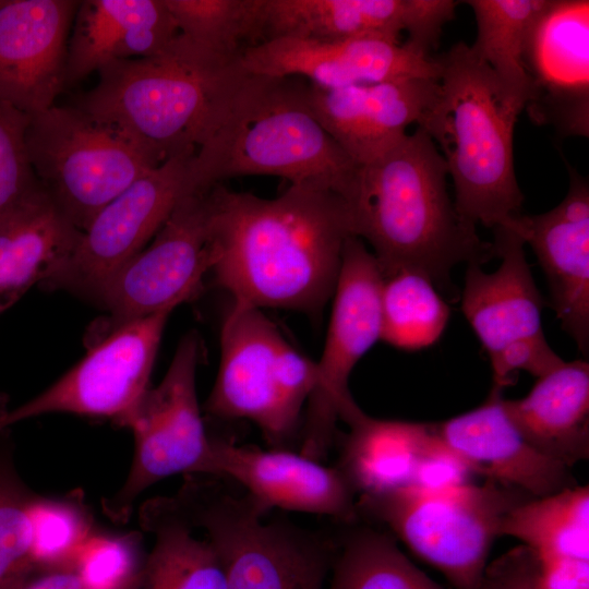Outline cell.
I'll return each mask as SVG.
<instances>
[{
  "label": "cell",
  "mask_w": 589,
  "mask_h": 589,
  "mask_svg": "<svg viewBox=\"0 0 589 589\" xmlns=\"http://www.w3.org/2000/svg\"><path fill=\"white\" fill-rule=\"evenodd\" d=\"M25 140L38 181L81 231L132 182L159 166L77 106L53 105L31 115Z\"/></svg>",
  "instance_id": "9"
},
{
  "label": "cell",
  "mask_w": 589,
  "mask_h": 589,
  "mask_svg": "<svg viewBox=\"0 0 589 589\" xmlns=\"http://www.w3.org/2000/svg\"><path fill=\"white\" fill-rule=\"evenodd\" d=\"M525 438L572 468L589 457V363L566 362L537 378L525 397L504 399Z\"/></svg>",
  "instance_id": "25"
},
{
  "label": "cell",
  "mask_w": 589,
  "mask_h": 589,
  "mask_svg": "<svg viewBox=\"0 0 589 589\" xmlns=\"http://www.w3.org/2000/svg\"><path fill=\"white\" fill-rule=\"evenodd\" d=\"M79 3L0 0V98L28 116L53 106Z\"/></svg>",
  "instance_id": "17"
},
{
  "label": "cell",
  "mask_w": 589,
  "mask_h": 589,
  "mask_svg": "<svg viewBox=\"0 0 589 589\" xmlns=\"http://www.w3.org/2000/svg\"><path fill=\"white\" fill-rule=\"evenodd\" d=\"M207 191L184 196L151 242L105 285L96 302L109 313L106 325L175 310L199 293L214 261Z\"/></svg>",
  "instance_id": "14"
},
{
  "label": "cell",
  "mask_w": 589,
  "mask_h": 589,
  "mask_svg": "<svg viewBox=\"0 0 589 589\" xmlns=\"http://www.w3.org/2000/svg\"><path fill=\"white\" fill-rule=\"evenodd\" d=\"M179 36L211 58L235 64L255 45L259 0H165Z\"/></svg>",
  "instance_id": "32"
},
{
  "label": "cell",
  "mask_w": 589,
  "mask_h": 589,
  "mask_svg": "<svg viewBox=\"0 0 589 589\" xmlns=\"http://www.w3.org/2000/svg\"><path fill=\"white\" fill-rule=\"evenodd\" d=\"M240 64L250 73L299 76L323 88L405 77L438 79L435 58L405 43L381 38H277L248 48Z\"/></svg>",
  "instance_id": "16"
},
{
  "label": "cell",
  "mask_w": 589,
  "mask_h": 589,
  "mask_svg": "<svg viewBox=\"0 0 589 589\" xmlns=\"http://www.w3.org/2000/svg\"><path fill=\"white\" fill-rule=\"evenodd\" d=\"M73 23L65 86L111 62L156 56L178 35L165 0L80 1Z\"/></svg>",
  "instance_id": "23"
},
{
  "label": "cell",
  "mask_w": 589,
  "mask_h": 589,
  "mask_svg": "<svg viewBox=\"0 0 589 589\" xmlns=\"http://www.w3.org/2000/svg\"><path fill=\"white\" fill-rule=\"evenodd\" d=\"M342 540L336 543L328 589H445L384 532L357 528Z\"/></svg>",
  "instance_id": "30"
},
{
  "label": "cell",
  "mask_w": 589,
  "mask_h": 589,
  "mask_svg": "<svg viewBox=\"0 0 589 589\" xmlns=\"http://www.w3.org/2000/svg\"><path fill=\"white\" fill-rule=\"evenodd\" d=\"M432 431L409 485L438 491L469 483L473 471L468 462L435 434L433 426Z\"/></svg>",
  "instance_id": "37"
},
{
  "label": "cell",
  "mask_w": 589,
  "mask_h": 589,
  "mask_svg": "<svg viewBox=\"0 0 589 589\" xmlns=\"http://www.w3.org/2000/svg\"><path fill=\"white\" fill-rule=\"evenodd\" d=\"M477 37L470 46L521 111L534 97L529 58L533 35L552 0H467Z\"/></svg>",
  "instance_id": "28"
},
{
  "label": "cell",
  "mask_w": 589,
  "mask_h": 589,
  "mask_svg": "<svg viewBox=\"0 0 589 589\" xmlns=\"http://www.w3.org/2000/svg\"><path fill=\"white\" fill-rule=\"evenodd\" d=\"M563 201L508 224L534 252L545 275L550 305L584 357L589 353V185L568 167ZM507 226V225H506Z\"/></svg>",
  "instance_id": "19"
},
{
  "label": "cell",
  "mask_w": 589,
  "mask_h": 589,
  "mask_svg": "<svg viewBox=\"0 0 589 589\" xmlns=\"http://www.w3.org/2000/svg\"><path fill=\"white\" fill-rule=\"evenodd\" d=\"M492 245L500 267L485 273L480 264H468L461 292V311L490 360L516 346L545 339L542 310L546 304L515 229L509 225L494 228Z\"/></svg>",
  "instance_id": "21"
},
{
  "label": "cell",
  "mask_w": 589,
  "mask_h": 589,
  "mask_svg": "<svg viewBox=\"0 0 589 589\" xmlns=\"http://www.w3.org/2000/svg\"><path fill=\"white\" fill-rule=\"evenodd\" d=\"M316 382V362L293 348L262 310L232 303L220 329L209 414L252 421L273 448H284Z\"/></svg>",
  "instance_id": "8"
},
{
  "label": "cell",
  "mask_w": 589,
  "mask_h": 589,
  "mask_svg": "<svg viewBox=\"0 0 589 589\" xmlns=\"http://www.w3.org/2000/svg\"><path fill=\"white\" fill-rule=\"evenodd\" d=\"M139 517L155 544L130 589H227L214 545L206 536L196 537L172 496L148 500Z\"/></svg>",
  "instance_id": "26"
},
{
  "label": "cell",
  "mask_w": 589,
  "mask_h": 589,
  "mask_svg": "<svg viewBox=\"0 0 589 589\" xmlns=\"http://www.w3.org/2000/svg\"><path fill=\"white\" fill-rule=\"evenodd\" d=\"M447 177L442 154L420 128L359 166L346 201L352 232L371 245L384 278L411 271L445 290L454 266L495 256L457 212Z\"/></svg>",
  "instance_id": "2"
},
{
  "label": "cell",
  "mask_w": 589,
  "mask_h": 589,
  "mask_svg": "<svg viewBox=\"0 0 589 589\" xmlns=\"http://www.w3.org/2000/svg\"><path fill=\"white\" fill-rule=\"evenodd\" d=\"M381 339L402 350L434 345L448 323L450 309L424 275L400 271L383 280Z\"/></svg>",
  "instance_id": "31"
},
{
  "label": "cell",
  "mask_w": 589,
  "mask_h": 589,
  "mask_svg": "<svg viewBox=\"0 0 589 589\" xmlns=\"http://www.w3.org/2000/svg\"><path fill=\"white\" fill-rule=\"evenodd\" d=\"M536 553L519 544L488 563L480 589H540Z\"/></svg>",
  "instance_id": "38"
},
{
  "label": "cell",
  "mask_w": 589,
  "mask_h": 589,
  "mask_svg": "<svg viewBox=\"0 0 589 589\" xmlns=\"http://www.w3.org/2000/svg\"><path fill=\"white\" fill-rule=\"evenodd\" d=\"M29 116L0 98V217L37 188L27 147Z\"/></svg>",
  "instance_id": "36"
},
{
  "label": "cell",
  "mask_w": 589,
  "mask_h": 589,
  "mask_svg": "<svg viewBox=\"0 0 589 589\" xmlns=\"http://www.w3.org/2000/svg\"><path fill=\"white\" fill-rule=\"evenodd\" d=\"M498 536L520 540L540 561H589L588 485L519 502L503 517Z\"/></svg>",
  "instance_id": "29"
},
{
  "label": "cell",
  "mask_w": 589,
  "mask_h": 589,
  "mask_svg": "<svg viewBox=\"0 0 589 589\" xmlns=\"http://www.w3.org/2000/svg\"><path fill=\"white\" fill-rule=\"evenodd\" d=\"M37 494L21 478L9 429L0 431V589H14L35 570L32 506Z\"/></svg>",
  "instance_id": "33"
},
{
  "label": "cell",
  "mask_w": 589,
  "mask_h": 589,
  "mask_svg": "<svg viewBox=\"0 0 589 589\" xmlns=\"http://www.w3.org/2000/svg\"><path fill=\"white\" fill-rule=\"evenodd\" d=\"M539 564L540 589H589V561L539 560Z\"/></svg>",
  "instance_id": "39"
},
{
  "label": "cell",
  "mask_w": 589,
  "mask_h": 589,
  "mask_svg": "<svg viewBox=\"0 0 589 589\" xmlns=\"http://www.w3.org/2000/svg\"><path fill=\"white\" fill-rule=\"evenodd\" d=\"M202 354L201 337L189 332L181 338L163 380L148 387L118 422L131 429L134 454L124 483L101 500L103 513L111 521L127 522L137 497L156 482L178 473H207L211 437L196 395Z\"/></svg>",
  "instance_id": "10"
},
{
  "label": "cell",
  "mask_w": 589,
  "mask_h": 589,
  "mask_svg": "<svg viewBox=\"0 0 589 589\" xmlns=\"http://www.w3.org/2000/svg\"><path fill=\"white\" fill-rule=\"evenodd\" d=\"M432 426L473 473L531 497L576 485L570 468L546 457L525 438L509 417L500 389L492 387L477 408Z\"/></svg>",
  "instance_id": "22"
},
{
  "label": "cell",
  "mask_w": 589,
  "mask_h": 589,
  "mask_svg": "<svg viewBox=\"0 0 589 589\" xmlns=\"http://www.w3.org/2000/svg\"><path fill=\"white\" fill-rule=\"evenodd\" d=\"M311 84V83H310ZM438 80L405 77L323 88L311 84L312 108L323 128L358 165H365L419 125L433 105Z\"/></svg>",
  "instance_id": "20"
},
{
  "label": "cell",
  "mask_w": 589,
  "mask_h": 589,
  "mask_svg": "<svg viewBox=\"0 0 589 589\" xmlns=\"http://www.w3.org/2000/svg\"><path fill=\"white\" fill-rule=\"evenodd\" d=\"M14 589H89L73 568L36 569Z\"/></svg>",
  "instance_id": "40"
},
{
  "label": "cell",
  "mask_w": 589,
  "mask_h": 589,
  "mask_svg": "<svg viewBox=\"0 0 589 589\" xmlns=\"http://www.w3.org/2000/svg\"><path fill=\"white\" fill-rule=\"evenodd\" d=\"M453 0H259L255 45L277 39L372 37L430 55L455 17Z\"/></svg>",
  "instance_id": "15"
},
{
  "label": "cell",
  "mask_w": 589,
  "mask_h": 589,
  "mask_svg": "<svg viewBox=\"0 0 589 589\" xmlns=\"http://www.w3.org/2000/svg\"><path fill=\"white\" fill-rule=\"evenodd\" d=\"M32 561L36 569L71 568L81 546L93 533L82 495L36 496L32 506Z\"/></svg>",
  "instance_id": "34"
},
{
  "label": "cell",
  "mask_w": 589,
  "mask_h": 589,
  "mask_svg": "<svg viewBox=\"0 0 589 589\" xmlns=\"http://www.w3.org/2000/svg\"><path fill=\"white\" fill-rule=\"evenodd\" d=\"M82 231L39 184L0 217V315L65 263Z\"/></svg>",
  "instance_id": "24"
},
{
  "label": "cell",
  "mask_w": 589,
  "mask_h": 589,
  "mask_svg": "<svg viewBox=\"0 0 589 589\" xmlns=\"http://www.w3.org/2000/svg\"><path fill=\"white\" fill-rule=\"evenodd\" d=\"M211 273L232 302L316 314L333 297L342 251L353 236L337 193L290 184L264 199L223 183L208 191Z\"/></svg>",
  "instance_id": "1"
},
{
  "label": "cell",
  "mask_w": 589,
  "mask_h": 589,
  "mask_svg": "<svg viewBox=\"0 0 589 589\" xmlns=\"http://www.w3.org/2000/svg\"><path fill=\"white\" fill-rule=\"evenodd\" d=\"M9 396L0 392V417L9 410Z\"/></svg>",
  "instance_id": "41"
},
{
  "label": "cell",
  "mask_w": 589,
  "mask_h": 589,
  "mask_svg": "<svg viewBox=\"0 0 589 589\" xmlns=\"http://www.w3.org/2000/svg\"><path fill=\"white\" fill-rule=\"evenodd\" d=\"M349 428L337 467L360 495L409 485L433 434L431 423L382 420L364 412Z\"/></svg>",
  "instance_id": "27"
},
{
  "label": "cell",
  "mask_w": 589,
  "mask_h": 589,
  "mask_svg": "<svg viewBox=\"0 0 589 589\" xmlns=\"http://www.w3.org/2000/svg\"><path fill=\"white\" fill-rule=\"evenodd\" d=\"M172 496L189 524L214 545L227 589H323L334 541L285 521L247 492L232 494L209 476L189 474Z\"/></svg>",
  "instance_id": "6"
},
{
  "label": "cell",
  "mask_w": 589,
  "mask_h": 589,
  "mask_svg": "<svg viewBox=\"0 0 589 589\" xmlns=\"http://www.w3.org/2000/svg\"><path fill=\"white\" fill-rule=\"evenodd\" d=\"M240 61L223 65L179 34L163 52L111 62L75 106L111 127L156 165L194 151L213 128Z\"/></svg>",
  "instance_id": "5"
},
{
  "label": "cell",
  "mask_w": 589,
  "mask_h": 589,
  "mask_svg": "<svg viewBox=\"0 0 589 589\" xmlns=\"http://www.w3.org/2000/svg\"><path fill=\"white\" fill-rule=\"evenodd\" d=\"M359 166L318 121L311 84L244 70L188 167L190 193L243 176H275L351 194Z\"/></svg>",
  "instance_id": "3"
},
{
  "label": "cell",
  "mask_w": 589,
  "mask_h": 589,
  "mask_svg": "<svg viewBox=\"0 0 589 589\" xmlns=\"http://www.w3.org/2000/svg\"><path fill=\"white\" fill-rule=\"evenodd\" d=\"M140 536L94 532L77 552L71 568L89 589H130L144 557Z\"/></svg>",
  "instance_id": "35"
},
{
  "label": "cell",
  "mask_w": 589,
  "mask_h": 589,
  "mask_svg": "<svg viewBox=\"0 0 589 589\" xmlns=\"http://www.w3.org/2000/svg\"><path fill=\"white\" fill-rule=\"evenodd\" d=\"M194 153L170 157L101 208L65 263L43 285L96 302L110 278L151 242L180 201L192 194L187 179Z\"/></svg>",
  "instance_id": "13"
},
{
  "label": "cell",
  "mask_w": 589,
  "mask_h": 589,
  "mask_svg": "<svg viewBox=\"0 0 589 589\" xmlns=\"http://www.w3.org/2000/svg\"><path fill=\"white\" fill-rule=\"evenodd\" d=\"M232 479L269 510L274 507L356 522V492L338 467L284 448L264 450L211 437L207 473Z\"/></svg>",
  "instance_id": "18"
},
{
  "label": "cell",
  "mask_w": 589,
  "mask_h": 589,
  "mask_svg": "<svg viewBox=\"0 0 589 589\" xmlns=\"http://www.w3.org/2000/svg\"><path fill=\"white\" fill-rule=\"evenodd\" d=\"M528 497L486 479L481 485L466 483L438 491L407 485L360 495L357 508L385 524L455 589H480L503 517Z\"/></svg>",
  "instance_id": "7"
},
{
  "label": "cell",
  "mask_w": 589,
  "mask_h": 589,
  "mask_svg": "<svg viewBox=\"0 0 589 589\" xmlns=\"http://www.w3.org/2000/svg\"><path fill=\"white\" fill-rule=\"evenodd\" d=\"M172 311L107 325L74 366L44 392L0 417V431L53 412L112 418L118 423L148 388Z\"/></svg>",
  "instance_id": "12"
},
{
  "label": "cell",
  "mask_w": 589,
  "mask_h": 589,
  "mask_svg": "<svg viewBox=\"0 0 589 589\" xmlns=\"http://www.w3.org/2000/svg\"><path fill=\"white\" fill-rule=\"evenodd\" d=\"M436 98L418 128L442 154L455 207L472 225L496 228L521 214L514 130L521 110L465 41L435 58Z\"/></svg>",
  "instance_id": "4"
},
{
  "label": "cell",
  "mask_w": 589,
  "mask_h": 589,
  "mask_svg": "<svg viewBox=\"0 0 589 589\" xmlns=\"http://www.w3.org/2000/svg\"><path fill=\"white\" fill-rule=\"evenodd\" d=\"M384 277L364 242L347 239L333 293V308L316 386L308 400L301 454L321 460L332 444L336 424L348 425L363 411L349 390V377L360 359L381 339V292Z\"/></svg>",
  "instance_id": "11"
}]
</instances>
